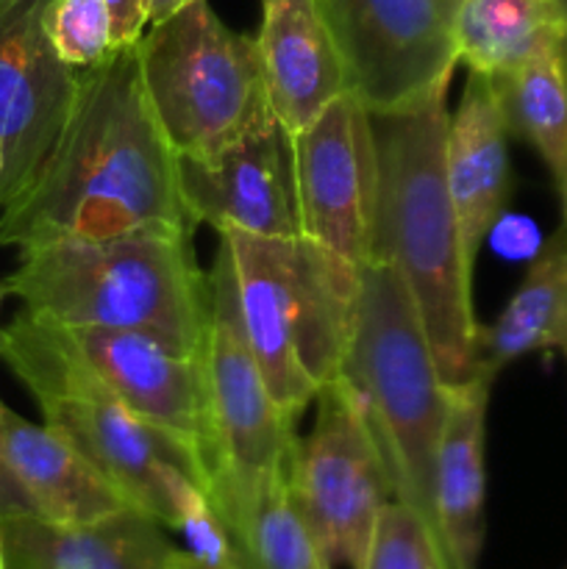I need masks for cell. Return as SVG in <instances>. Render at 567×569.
<instances>
[{
	"label": "cell",
	"instance_id": "cell-17",
	"mask_svg": "<svg viewBox=\"0 0 567 569\" xmlns=\"http://www.w3.org/2000/svg\"><path fill=\"white\" fill-rule=\"evenodd\" d=\"M506 139L509 128L493 81L467 70L465 92L448 117L445 172L470 267H476L478 250L509 200L511 167Z\"/></svg>",
	"mask_w": 567,
	"mask_h": 569
},
{
	"label": "cell",
	"instance_id": "cell-32",
	"mask_svg": "<svg viewBox=\"0 0 567 569\" xmlns=\"http://www.w3.org/2000/svg\"><path fill=\"white\" fill-rule=\"evenodd\" d=\"M0 569H6V556H3V545H0Z\"/></svg>",
	"mask_w": 567,
	"mask_h": 569
},
{
	"label": "cell",
	"instance_id": "cell-31",
	"mask_svg": "<svg viewBox=\"0 0 567 569\" xmlns=\"http://www.w3.org/2000/svg\"><path fill=\"white\" fill-rule=\"evenodd\" d=\"M556 6H559V11L561 14H565V20H567V0H554Z\"/></svg>",
	"mask_w": 567,
	"mask_h": 569
},
{
	"label": "cell",
	"instance_id": "cell-30",
	"mask_svg": "<svg viewBox=\"0 0 567 569\" xmlns=\"http://www.w3.org/2000/svg\"><path fill=\"white\" fill-rule=\"evenodd\" d=\"M556 187H559L561 209H565V220H561V226H567V161H565V170H561L559 178H556Z\"/></svg>",
	"mask_w": 567,
	"mask_h": 569
},
{
	"label": "cell",
	"instance_id": "cell-23",
	"mask_svg": "<svg viewBox=\"0 0 567 569\" xmlns=\"http://www.w3.org/2000/svg\"><path fill=\"white\" fill-rule=\"evenodd\" d=\"M250 569H334L278 472L228 526Z\"/></svg>",
	"mask_w": 567,
	"mask_h": 569
},
{
	"label": "cell",
	"instance_id": "cell-12",
	"mask_svg": "<svg viewBox=\"0 0 567 569\" xmlns=\"http://www.w3.org/2000/svg\"><path fill=\"white\" fill-rule=\"evenodd\" d=\"M53 0H0V211L48 159L76 94L78 70L48 37Z\"/></svg>",
	"mask_w": 567,
	"mask_h": 569
},
{
	"label": "cell",
	"instance_id": "cell-6",
	"mask_svg": "<svg viewBox=\"0 0 567 569\" xmlns=\"http://www.w3.org/2000/svg\"><path fill=\"white\" fill-rule=\"evenodd\" d=\"M0 361L33 395L44 426L64 433L139 511L172 531L181 500L203 487L181 445L139 420L31 311L22 309L0 331Z\"/></svg>",
	"mask_w": 567,
	"mask_h": 569
},
{
	"label": "cell",
	"instance_id": "cell-5",
	"mask_svg": "<svg viewBox=\"0 0 567 569\" xmlns=\"http://www.w3.org/2000/svg\"><path fill=\"white\" fill-rule=\"evenodd\" d=\"M359 276V320L342 376L361 395L395 500L417 511L437 537L434 467L448 415V383L404 278L381 261H367Z\"/></svg>",
	"mask_w": 567,
	"mask_h": 569
},
{
	"label": "cell",
	"instance_id": "cell-33",
	"mask_svg": "<svg viewBox=\"0 0 567 569\" xmlns=\"http://www.w3.org/2000/svg\"><path fill=\"white\" fill-rule=\"evenodd\" d=\"M0 172H3V142H0Z\"/></svg>",
	"mask_w": 567,
	"mask_h": 569
},
{
	"label": "cell",
	"instance_id": "cell-21",
	"mask_svg": "<svg viewBox=\"0 0 567 569\" xmlns=\"http://www.w3.org/2000/svg\"><path fill=\"white\" fill-rule=\"evenodd\" d=\"M456 53L470 72L495 78L567 39V20L554 0H459Z\"/></svg>",
	"mask_w": 567,
	"mask_h": 569
},
{
	"label": "cell",
	"instance_id": "cell-16",
	"mask_svg": "<svg viewBox=\"0 0 567 569\" xmlns=\"http://www.w3.org/2000/svg\"><path fill=\"white\" fill-rule=\"evenodd\" d=\"M0 545L6 569H176L181 553L165 537V526L139 509L92 522L6 517Z\"/></svg>",
	"mask_w": 567,
	"mask_h": 569
},
{
	"label": "cell",
	"instance_id": "cell-20",
	"mask_svg": "<svg viewBox=\"0 0 567 569\" xmlns=\"http://www.w3.org/2000/svg\"><path fill=\"white\" fill-rule=\"evenodd\" d=\"M545 350L567 356V226L539 248L520 287L478 331V372L489 381L511 361Z\"/></svg>",
	"mask_w": 567,
	"mask_h": 569
},
{
	"label": "cell",
	"instance_id": "cell-26",
	"mask_svg": "<svg viewBox=\"0 0 567 569\" xmlns=\"http://www.w3.org/2000/svg\"><path fill=\"white\" fill-rule=\"evenodd\" d=\"M111 14V31H115L117 48L137 44L148 28L145 0H103Z\"/></svg>",
	"mask_w": 567,
	"mask_h": 569
},
{
	"label": "cell",
	"instance_id": "cell-14",
	"mask_svg": "<svg viewBox=\"0 0 567 569\" xmlns=\"http://www.w3.org/2000/svg\"><path fill=\"white\" fill-rule=\"evenodd\" d=\"M183 203L195 222L272 239L304 237L292 133L272 120L209 156H178Z\"/></svg>",
	"mask_w": 567,
	"mask_h": 569
},
{
	"label": "cell",
	"instance_id": "cell-28",
	"mask_svg": "<svg viewBox=\"0 0 567 569\" xmlns=\"http://www.w3.org/2000/svg\"><path fill=\"white\" fill-rule=\"evenodd\" d=\"M195 0H145V14H148V26H159V22L170 20L181 9H187Z\"/></svg>",
	"mask_w": 567,
	"mask_h": 569
},
{
	"label": "cell",
	"instance_id": "cell-18",
	"mask_svg": "<svg viewBox=\"0 0 567 569\" xmlns=\"http://www.w3.org/2000/svg\"><path fill=\"white\" fill-rule=\"evenodd\" d=\"M489 389V378L448 387V415L434 467V520L454 569H478L484 548V433Z\"/></svg>",
	"mask_w": 567,
	"mask_h": 569
},
{
	"label": "cell",
	"instance_id": "cell-27",
	"mask_svg": "<svg viewBox=\"0 0 567 569\" xmlns=\"http://www.w3.org/2000/svg\"><path fill=\"white\" fill-rule=\"evenodd\" d=\"M3 409L6 406L0 403V520L6 517H17V515H37L28 500L26 489L20 487V481L11 472L9 461H6L3 453Z\"/></svg>",
	"mask_w": 567,
	"mask_h": 569
},
{
	"label": "cell",
	"instance_id": "cell-22",
	"mask_svg": "<svg viewBox=\"0 0 567 569\" xmlns=\"http://www.w3.org/2000/svg\"><path fill=\"white\" fill-rule=\"evenodd\" d=\"M489 81L509 133L531 144L559 178L567 161V39Z\"/></svg>",
	"mask_w": 567,
	"mask_h": 569
},
{
	"label": "cell",
	"instance_id": "cell-4",
	"mask_svg": "<svg viewBox=\"0 0 567 569\" xmlns=\"http://www.w3.org/2000/svg\"><path fill=\"white\" fill-rule=\"evenodd\" d=\"M239 315L267 389L298 422L348 365L359 320L361 267L311 239H272L226 228Z\"/></svg>",
	"mask_w": 567,
	"mask_h": 569
},
{
	"label": "cell",
	"instance_id": "cell-3",
	"mask_svg": "<svg viewBox=\"0 0 567 569\" xmlns=\"http://www.w3.org/2000/svg\"><path fill=\"white\" fill-rule=\"evenodd\" d=\"M6 292L56 326L145 333L176 353L200 356L209 333V272L187 237L122 233L31 244L20 250Z\"/></svg>",
	"mask_w": 567,
	"mask_h": 569
},
{
	"label": "cell",
	"instance_id": "cell-29",
	"mask_svg": "<svg viewBox=\"0 0 567 569\" xmlns=\"http://www.w3.org/2000/svg\"><path fill=\"white\" fill-rule=\"evenodd\" d=\"M176 569H250V567H215V565H206V561L195 559L192 553L181 550L176 559Z\"/></svg>",
	"mask_w": 567,
	"mask_h": 569
},
{
	"label": "cell",
	"instance_id": "cell-19",
	"mask_svg": "<svg viewBox=\"0 0 567 569\" xmlns=\"http://www.w3.org/2000/svg\"><path fill=\"white\" fill-rule=\"evenodd\" d=\"M3 453L33 511L53 522H92L137 509L64 433L3 409Z\"/></svg>",
	"mask_w": 567,
	"mask_h": 569
},
{
	"label": "cell",
	"instance_id": "cell-10",
	"mask_svg": "<svg viewBox=\"0 0 567 569\" xmlns=\"http://www.w3.org/2000/svg\"><path fill=\"white\" fill-rule=\"evenodd\" d=\"M348 72L350 94L370 114H392L448 94L459 0H317Z\"/></svg>",
	"mask_w": 567,
	"mask_h": 569
},
{
	"label": "cell",
	"instance_id": "cell-25",
	"mask_svg": "<svg viewBox=\"0 0 567 569\" xmlns=\"http://www.w3.org/2000/svg\"><path fill=\"white\" fill-rule=\"evenodd\" d=\"M48 37L59 59L76 70H87L117 50L103 0H53L48 9Z\"/></svg>",
	"mask_w": 567,
	"mask_h": 569
},
{
	"label": "cell",
	"instance_id": "cell-24",
	"mask_svg": "<svg viewBox=\"0 0 567 569\" xmlns=\"http://www.w3.org/2000/svg\"><path fill=\"white\" fill-rule=\"evenodd\" d=\"M361 569H454L431 528L400 500H389L376 522Z\"/></svg>",
	"mask_w": 567,
	"mask_h": 569
},
{
	"label": "cell",
	"instance_id": "cell-13",
	"mask_svg": "<svg viewBox=\"0 0 567 569\" xmlns=\"http://www.w3.org/2000/svg\"><path fill=\"white\" fill-rule=\"evenodd\" d=\"M50 328L56 339L139 420L150 422L172 442L181 445L195 459L203 481L209 450L203 353H176L156 339L133 331L67 328L56 322H50Z\"/></svg>",
	"mask_w": 567,
	"mask_h": 569
},
{
	"label": "cell",
	"instance_id": "cell-2",
	"mask_svg": "<svg viewBox=\"0 0 567 569\" xmlns=\"http://www.w3.org/2000/svg\"><path fill=\"white\" fill-rule=\"evenodd\" d=\"M376 131L378 189L370 259L389 264L411 295L439 376L448 387L478 372L472 267L445 172V94L392 114H370Z\"/></svg>",
	"mask_w": 567,
	"mask_h": 569
},
{
	"label": "cell",
	"instance_id": "cell-8",
	"mask_svg": "<svg viewBox=\"0 0 567 569\" xmlns=\"http://www.w3.org/2000/svg\"><path fill=\"white\" fill-rule=\"evenodd\" d=\"M211 315L203 345L209 395V450L203 492L226 528L245 511L267 481L287 470L295 426L267 389L242 315L231 250L217 244L209 270Z\"/></svg>",
	"mask_w": 567,
	"mask_h": 569
},
{
	"label": "cell",
	"instance_id": "cell-9",
	"mask_svg": "<svg viewBox=\"0 0 567 569\" xmlns=\"http://www.w3.org/2000/svg\"><path fill=\"white\" fill-rule=\"evenodd\" d=\"M315 422L289 450V498L334 567L361 569L384 506L395 498L365 403L345 376L317 392Z\"/></svg>",
	"mask_w": 567,
	"mask_h": 569
},
{
	"label": "cell",
	"instance_id": "cell-1",
	"mask_svg": "<svg viewBox=\"0 0 567 569\" xmlns=\"http://www.w3.org/2000/svg\"><path fill=\"white\" fill-rule=\"evenodd\" d=\"M167 142L145 92L137 44L78 70L70 114L26 192L0 211V244L122 233H195Z\"/></svg>",
	"mask_w": 567,
	"mask_h": 569
},
{
	"label": "cell",
	"instance_id": "cell-7",
	"mask_svg": "<svg viewBox=\"0 0 567 569\" xmlns=\"http://www.w3.org/2000/svg\"><path fill=\"white\" fill-rule=\"evenodd\" d=\"M153 114L178 156H209L276 120L259 42L195 0L137 42Z\"/></svg>",
	"mask_w": 567,
	"mask_h": 569
},
{
	"label": "cell",
	"instance_id": "cell-11",
	"mask_svg": "<svg viewBox=\"0 0 567 569\" xmlns=\"http://www.w3.org/2000/svg\"><path fill=\"white\" fill-rule=\"evenodd\" d=\"M304 237L354 267L370 259L378 153L372 117L356 94L334 100L292 133Z\"/></svg>",
	"mask_w": 567,
	"mask_h": 569
},
{
	"label": "cell",
	"instance_id": "cell-15",
	"mask_svg": "<svg viewBox=\"0 0 567 569\" xmlns=\"http://www.w3.org/2000/svg\"><path fill=\"white\" fill-rule=\"evenodd\" d=\"M256 42L272 114L289 133L304 131L350 92L342 56L317 0H261Z\"/></svg>",
	"mask_w": 567,
	"mask_h": 569
}]
</instances>
